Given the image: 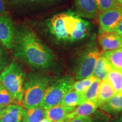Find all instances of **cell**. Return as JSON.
Listing matches in <instances>:
<instances>
[{
    "label": "cell",
    "instance_id": "cell-32",
    "mask_svg": "<svg viewBox=\"0 0 122 122\" xmlns=\"http://www.w3.org/2000/svg\"><path fill=\"white\" fill-rule=\"evenodd\" d=\"M117 1H118V4L119 5L122 6V0H117Z\"/></svg>",
    "mask_w": 122,
    "mask_h": 122
},
{
    "label": "cell",
    "instance_id": "cell-34",
    "mask_svg": "<svg viewBox=\"0 0 122 122\" xmlns=\"http://www.w3.org/2000/svg\"><path fill=\"white\" fill-rule=\"evenodd\" d=\"M121 48H122V45H121Z\"/></svg>",
    "mask_w": 122,
    "mask_h": 122
},
{
    "label": "cell",
    "instance_id": "cell-8",
    "mask_svg": "<svg viewBox=\"0 0 122 122\" xmlns=\"http://www.w3.org/2000/svg\"><path fill=\"white\" fill-rule=\"evenodd\" d=\"M15 27L7 13L0 15V43L7 49L13 48Z\"/></svg>",
    "mask_w": 122,
    "mask_h": 122
},
{
    "label": "cell",
    "instance_id": "cell-20",
    "mask_svg": "<svg viewBox=\"0 0 122 122\" xmlns=\"http://www.w3.org/2000/svg\"><path fill=\"white\" fill-rule=\"evenodd\" d=\"M107 79L112 85L115 93L122 92V72L112 69L108 74Z\"/></svg>",
    "mask_w": 122,
    "mask_h": 122
},
{
    "label": "cell",
    "instance_id": "cell-17",
    "mask_svg": "<svg viewBox=\"0 0 122 122\" xmlns=\"http://www.w3.org/2000/svg\"><path fill=\"white\" fill-rule=\"evenodd\" d=\"M112 67L106 59L100 54L94 67L93 75L100 81L106 79Z\"/></svg>",
    "mask_w": 122,
    "mask_h": 122
},
{
    "label": "cell",
    "instance_id": "cell-5",
    "mask_svg": "<svg viewBox=\"0 0 122 122\" xmlns=\"http://www.w3.org/2000/svg\"><path fill=\"white\" fill-rule=\"evenodd\" d=\"M74 79L69 76H63L50 82L39 106L45 110L59 105L64 97L73 89Z\"/></svg>",
    "mask_w": 122,
    "mask_h": 122
},
{
    "label": "cell",
    "instance_id": "cell-26",
    "mask_svg": "<svg viewBox=\"0 0 122 122\" xmlns=\"http://www.w3.org/2000/svg\"><path fill=\"white\" fill-rule=\"evenodd\" d=\"M69 122H93V120L89 116H81L71 119Z\"/></svg>",
    "mask_w": 122,
    "mask_h": 122
},
{
    "label": "cell",
    "instance_id": "cell-22",
    "mask_svg": "<svg viewBox=\"0 0 122 122\" xmlns=\"http://www.w3.org/2000/svg\"><path fill=\"white\" fill-rule=\"evenodd\" d=\"M101 81L100 80H96L92 83L91 86L83 93L84 96L85 102L86 101H94L97 102V94L99 85Z\"/></svg>",
    "mask_w": 122,
    "mask_h": 122
},
{
    "label": "cell",
    "instance_id": "cell-21",
    "mask_svg": "<svg viewBox=\"0 0 122 122\" xmlns=\"http://www.w3.org/2000/svg\"><path fill=\"white\" fill-rule=\"evenodd\" d=\"M97 80L98 79L95 76L91 75L81 80H77L73 85V89L79 92L84 93L92 84L93 83Z\"/></svg>",
    "mask_w": 122,
    "mask_h": 122
},
{
    "label": "cell",
    "instance_id": "cell-16",
    "mask_svg": "<svg viewBox=\"0 0 122 122\" xmlns=\"http://www.w3.org/2000/svg\"><path fill=\"white\" fill-rule=\"evenodd\" d=\"M101 55L106 59L112 69L119 70L122 72V48L110 51H106Z\"/></svg>",
    "mask_w": 122,
    "mask_h": 122
},
{
    "label": "cell",
    "instance_id": "cell-19",
    "mask_svg": "<svg viewBox=\"0 0 122 122\" xmlns=\"http://www.w3.org/2000/svg\"><path fill=\"white\" fill-rule=\"evenodd\" d=\"M101 107L103 110L112 113L122 111V92L115 93Z\"/></svg>",
    "mask_w": 122,
    "mask_h": 122
},
{
    "label": "cell",
    "instance_id": "cell-13",
    "mask_svg": "<svg viewBox=\"0 0 122 122\" xmlns=\"http://www.w3.org/2000/svg\"><path fill=\"white\" fill-rule=\"evenodd\" d=\"M23 109L19 105L13 104L6 106L0 122H21Z\"/></svg>",
    "mask_w": 122,
    "mask_h": 122
},
{
    "label": "cell",
    "instance_id": "cell-24",
    "mask_svg": "<svg viewBox=\"0 0 122 122\" xmlns=\"http://www.w3.org/2000/svg\"><path fill=\"white\" fill-rule=\"evenodd\" d=\"M97 6L101 12L106 11L119 5L117 0H96Z\"/></svg>",
    "mask_w": 122,
    "mask_h": 122
},
{
    "label": "cell",
    "instance_id": "cell-29",
    "mask_svg": "<svg viewBox=\"0 0 122 122\" xmlns=\"http://www.w3.org/2000/svg\"><path fill=\"white\" fill-rule=\"evenodd\" d=\"M6 107L2 106V105H0V118H1V117L2 116L3 114H4Z\"/></svg>",
    "mask_w": 122,
    "mask_h": 122
},
{
    "label": "cell",
    "instance_id": "cell-28",
    "mask_svg": "<svg viewBox=\"0 0 122 122\" xmlns=\"http://www.w3.org/2000/svg\"><path fill=\"white\" fill-rule=\"evenodd\" d=\"M114 31L116 33H117L121 37H122V20L121 22L119 23V24L118 25V26L116 27V28Z\"/></svg>",
    "mask_w": 122,
    "mask_h": 122
},
{
    "label": "cell",
    "instance_id": "cell-9",
    "mask_svg": "<svg viewBox=\"0 0 122 122\" xmlns=\"http://www.w3.org/2000/svg\"><path fill=\"white\" fill-rule=\"evenodd\" d=\"M101 46L105 51H110L121 48L122 37L115 32H102L99 38Z\"/></svg>",
    "mask_w": 122,
    "mask_h": 122
},
{
    "label": "cell",
    "instance_id": "cell-15",
    "mask_svg": "<svg viewBox=\"0 0 122 122\" xmlns=\"http://www.w3.org/2000/svg\"><path fill=\"white\" fill-rule=\"evenodd\" d=\"M46 118V110L40 106L23 109L21 122H40Z\"/></svg>",
    "mask_w": 122,
    "mask_h": 122
},
{
    "label": "cell",
    "instance_id": "cell-23",
    "mask_svg": "<svg viewBox=\"0 0 122 122\" xmlns=\"http://www.w3.org/2000/svg\"><path fill=\"white\" fill-rule=\"evenodd\" d=\"M17 103L9 92L0 84V105L6 107Z\"/></svg>",
    "mask_w": 122,
    "mask_h": 122
},
{
    "label": "cell",
    "instance_id": "cell-35",
    "mask_svg": "<svg viewBox=\"0 0 122 122\" xmlns=\"http://www.w3.org/2000/svg\"><path fill=\"white\" fill-rule=\"evenodd\" d=\"M121 122H122V120H121Z\"/></svg>",
    "mask_w": 122,
    "mask_h": 122
},
{
    "label": "cell",
    "instance_id": "cell-6",
    "mask_svg": "<svg viewBox=\"0 0 122 122\" xmlns=\"http://www.w3.org/2000/svg\"><path fill=\"white\" fill-rule=\"evenodd\" d=\"M100 53L97 49L88 51L82 56L76 71L75 79L81 80L93 75V72Z\"/></svg>",
    "mask_w": 122,
    "mask_h": 122
},
{
    "label": "cell",
    "instance_id": "cell-33",
    "mask_svg": "<svg viewBox=\"0 0 122 122\" xmlns=\"http://www.w3.org/2000/svg\"><path fill=\"white\" fill-rule=\"evenodd\" d=\"M63 122V121H58V122Z\"/></svg>",
    "mask_w": 122,
    "mask_h": 122
},
{
    "label": "cell",
    "instance_id": "cell-30",
    "mask_svg": "<svg viewBox=\"0 0 122 122\" xmlns=\"http://www.w3.org/2000/svg\"><path fill=\"white\" fill-rule=\"evenodd\" d=\"M18 1H29V2H35V1H41V0H16Z\"/></svg>",
    "mask_w": 122,
    "mask_h": 122
},
{
    "label": "cell",
    "instance_id": "cell-2",
    "mask_svg": "<svg viewBox=\"0 0 122 122\" xmlns=\"http://www.w3.org/2000/svg\"><path fill=\"white\" fill-rule=\"evenodd\" d=\"M89 26L88 22L72 12L54 15L47 23L50 33L57 40L71 42L84 39Z\"/></svg>",
    "mask_w": 122,
    "mask_h": 122
},
{
    "label": "cell",
    "instance_id": "cell-3",
    "mask_svg": "<svg viewBox=\"0 0 122 122\" xmlns=\"http://www.w3.org/2000/svg\"><path fill=\"white\" fill-rule=\"evenodd\" d=\"M48 76L40 73H30L24 84L23 106L25 109L39 106L50 83Z\"/></svg>",
    "mask_w": 122,
    "mask_h": 122
},
{
    "label": "cell",
    "instance_id": "cell-11",
    "mask_svg": "<svg viewBox=\"0 0 122 122\" xmlns=\"http://www.w3.org/2000/svg\"><path fill=\"white\" fill-rule=\"evenodd\" d=\"M76 107L61 106L60 105H57L46 110V118L52 122H67V116L72 112Z\"/></svg>",
    "mask_w": 122,
    "mask_h": 122
},
{
    "label": "cell",
    "instance_id": "cell-18",
    "mask_svg": "<svg viewBox=\"0 0 122 122\" xmlns=\"http://www.w3.org/2000/svg\"><path fill=\"white\" fill-rule=\"evenodd\" d=\"M85 102V100L83 93L72 89L66 94L59 105L61 106L76 107Z\"/></svg>",
    "mask_w": 122,
    "mask_h": 122
},
{
    "label": "cell",
    "instance_id": "cell-27",
    "mask_svg": "<svg viewBox=\"0 0 122 122\" xmlns=\"http://www.w3.org/2000/svg\"><path fill=\"white\" fill-rule=\"evenodd\" d=\"M6 5L4 0H0V15L5 13Z\"/></svg>",
    "mask_w": 122,
    "mask_h": 122
},
{
    "label": "cell",
    "instance_id": "cell-31",
    "mask_svg": "<svg viewBox=\"0 0 122 122\" xmlns=\"http://www.w3.org/2000/svg\"><path fill=\"white\" fill-rule=\"evenodd\" d=\"M40 122H51V120H50L49 119H48V118H44L43 120H42Z\"/></svg>",
    "mask_w": 122,
    "mask_h": 122
},
{
    "label": "cell",
    "instance_id": "cell-25",
    "mask_svg": "<svg viewBox=\"0 0 122 122\" xmlns=\"http://www.w3.org/2000/svg\"><path fill=\"white\" fill-rule=\"evenodd\" d=\"M9 58L4 46L0 43V73L9 65Z\"/></svg>",
    "mask_w": 122,
    "mask_h": 122
},
{
    "label": "cell",
    "instance_id": "cell-10",
    "mask_svg": "<svg viewBox=\"0 0 122 122\" xmlns=\"http://www.w3.org/2000/svg\"><path fill=\"white\" fill-rule=\"evenodd\" d=\"M77 15L82 18L93 19L98 9L96 0H75Z\"/></svg>",
    "mask_w": 122,
    "mask_h": 122
},
{
    "label": "cell",
    "instance_id": "cell-7",
    "mask_svg": "<svg viewBox=\"0 0 122 122\" xmlns=\"http://www.w3.org/2000/svg\"><path fill=\"white\" fill-rule=\"evenodd\" d=\"M122 20V6L101 12L99 22L102 32H112Z\"/></svg>",
    "mask_w": 122,
    "mask_h": 122
},
{
    "label": "cell",
    "instance_id": "cell-14",
    "mask_svg": "<svg viewBox=\"0 0 122 122\" xmlns=\"http://www.w3.org/2000/svg\"><path fill=\"white\" fill-rule=\"evenodd\" d=\"M97 102L86 101L75 108L72 112H71L67 116V119L71 120V119L77 117L81 116H89L96 111L98 107Z\"/></svg>",
    "mask_w": 122,
    "mask_h": 122
},
{
    "label": "cell",
    "instance_id": "cell-4",
    "mask_svg": "<svg viewBox=\"0 0 122 122\" xmlns=\"http://www.w3.org/2000/svg\"><path fill=\"white\" fill-rule=\"evenodd\" d=\"M26 75L15 59L0 73V84L9 92L18 103L22 102Z\"/></svg>",
    "mask_w": 122,
    "mask_h": 122
},
{
    "label": "cell",
    "instance_id": "cell-12",
    "mask_svg": "<svg viewBox=\"0 0 122 122\" xmlns=\"http://www.w3.org/2000/svg\"><path fill=\"white\" fill-rule=\"evenodd\" d=\"M115 94V91L107 79H106L101 81L97 98V103L98 106H101L107 102Z\"/></svg>",
    "mask_w": 122,
    "mask_h": 122
},
{
    "label": "cell",
    "instance_id": "cell-1",
    "mask_svg": "<svg viewBox=\"0 0 122 122\" xmlns=\"http://www.w3.org/2000/svg\"><path fill=\"white\" fill-rule=\"evenodd\" d=\"M14 55L18 60L36 69L50 67L54 56L32 30L24 25L15 27Z\"/></svg>",
    "mask_w": 122,
    "mask_h": 122
}]
</instances>
